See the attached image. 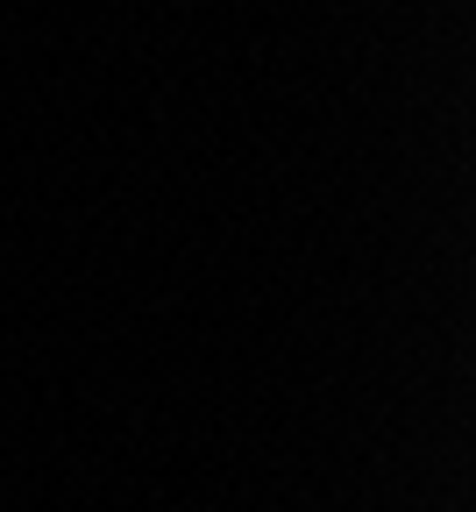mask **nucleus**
<instances>
[]
</instances>
